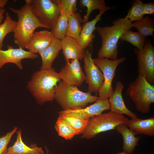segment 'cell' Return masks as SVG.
Listing matches in <instances>:
<instances>
[{
    "instance_id": "obj_1",
    "label": "cell",
    "mask_w": 154,
    "mask_h": 154,
    "mask_svg": "<svg viewBox=\"0 0 154 154\" xmlns=\"http://www.w3.org/2000/svg\"><path fill=\"white\" fill-rule=\"evenodd\" d=\"M60 80L54 68L40 69L33 73L27 87L37 102L42 105L54 99L57 83Z\"/></svg>"
},
{
    "instance_id": "obj_3",
    "label": "cell",
    "mask_w": 154,
    "mask_h": 154,
    "mask_svg": "<svg viewBox=\"0 0 154 154\" xmlns=\"http://www.w3.org/2000/svg\"><path fill=\"white\" fill-rule=\"evenodd\" d=\"M25 3L19 9L10 7L9 10L16 14L18 18L13 32L14 42L19 48L24 49L35 30L39 27L46 28L35 17L29 3Z\"/></svg>"
},
{
    "instance_id": "obj_8",
    "label": "cell",
    "mask_w": 154,
    "mask_h": 154,
    "mask_svg": "<svg viewBox=\"0 0 154 154\" xmlns=\"http://www.w3.org/2000/svg\"><path fill=\"white\" fill-rule=\"evenodd\" d=\"M126 59L125 57L112 60L107 58L93 59L95 64L102 72L104 78L103 84L98 92L101 99L108 100L113 92L112 83L116 68Z\"/></svg>"
},
{
    "instance_id": "obj_16",
    "label": "cell",
    "mask_w": 154,
    "mask_h": 154,
    "mask_svg": "<svg viewBox=\"0 0 154 154\" xmlns=\"http://www.w3.org/2000/svg\"><path fill=\"white\" fill-rule=\"evenodd\" d=\"M112 8L109 6H107L106 8L100 11L99 14L92 20L84 23L78 42L83 49L85 50L87 48L95 38V36L93 33L96 30V23L101 20L102 15L106 11Z\"/></svg>"
},
{
    "instance_id": "obj_6",
    "label": "cell",
    "mask_w": 154,
    "mask_h": 154,
    "mask_svg": "<svg viewBox=\"0 0 154 154\" xmlns=\"http://www.w3.org/2000/svg\"><path fill=\"white\" fill-rule=\"evenodd\" d=\"M128 119L122 114L111 111L90 118L85 130L81 136L82 138L90 139L102 132L115 130L118 125L126 123Z\"/></svg>"
},
{
    "instance_id": "obj_28",
    "label": "cell",
    "mask_w": 154,
    "mask_h": 154,
    "mask_svg": "<svg viewBox=\"0 0 154 154\" xmlns=\"http://www.w3.org/2000/svg\"><path fill=\"white\" fill-rule=\"evenodd\" d=\"M131 4V7L124 18L133 23L143 17V3L141 0H136L132 1Z\"/></svg>"
},
{
    "instance_id": "obj_4",
    "label": "cell",
    "mask_w": 154,
    "mask_h": 154,
    "mask_svg": "<svg viewBox=\"0 0 154 154\" xmlns=\"http://www.w3.org/2000/svg\"><path fill=\"white\" fill-rule=\"evenodd\" d=\"M54 99L63 110H66L84 108L88 103L100 99L99 97L93 96L88 92H83L77 86L67 84L62 81L58 85Z\"/></svg>"
},
{
    "instance_id": "obj_30",
    "label": "cell",
    "mask_w": 154,
    "mask_h": 154,
    "mask_svg": "<svg viewBox=\"0 0 154 154\" xmlns=\"http://www.w3.org/2000/svg\"><path fill=\"white\" fill-rule=\"evenodd\" d=\"M54 127L59 135L66 140L71 139L77 135L76 131L70 126L58 119Z\"/></svg>"
},
{
    "instance_id": "obj_21",
    "label": "cell",
    "mask_w": 154,
    "mask_h": 154,
    "mask_svg": "<svg viewBox=\"0 0 154 154\" xmlns=\"http://www.w3.org/2000/svg\"><path fill=\"white\" fill-rule=\"evenodd\" d=\"M16 141L11 146L7 148L6 154H45L42 148L33 144L29 147L23 142L21 137V130L20 129L17 131Z\"/></svg>"
},
{
    "instance_id": "obj_11",
    "label": "cell",
    "mask_w": 154,
    "mask_h": 154,
    "mask_svg": "<svg viewBox=\"0 0 154 154\" xmlns=\"http://www.w3.org/2000/svg\"><path fill=\"white\" fill-rule=\"evenodd\" d=\"M58 74L64 82L70 85L79 86L85 80V74L78 59L66 62Z\"/></svg>"
},
{
    "instance_id": "obj_18",
    "label": "cell",
    "mask_w": 154,
    "mask_h": 154,
    "mask_svg": "<svg viewBox=\"0 0 154 154\" xmlns=\"http://www.w3.org/2000/svg\"><path fill=\"white\" fill-rule=\"evenodd\" d=\"M115 130L121 134L123 138V151L128 154H131L135 147L138 144L141 136L138 137L135 136V133L130 129L125 123H121L117 125Z\"/></svg>"
},
{
    "instance_id": "obj_33",
    "label": "cell",
    "mask_w": 154,
    "mask_h": 154,
    "mask_svg": "<svg viewBox=\"0 0 154 154\" xmlns=\"http://www.w3.org/2000/svg\"><path fill=\"white\" fill-rule=\"evenodd\" d=\"M154 13V3L149 2L143 3V14L153 15Z\"/></svg>"
},
{
    "instance_id": "obj_23",
    "label": "cell",
    "mask_w": 154,
    "mask_h": 154,
    "mask_svg": "<svg viewBox=\"0 0 154 154\" xmlns=\"http://www.w3.org/2000/svg\"><path fill=\"white\" fill-rule=\"evenodd\" d=\"M71 14L68 12L60 14L55 25L51 30L54 38L61 40L66 36L68 17Z\"/></svg>"
},
{
    "instance_id": "obj_14",
    "label": "cell",
    "mask_w": 154,
    "mask_h": 154,
    "mask_svg": "<svg viewBox=\"0 0 154 154\" xmlns=\"http://www.w3.org/2000/svg\"><path fill=\"white\" fill-rule=\"evenodd\" d=\"M124 87L121 82L116 83L114 90L108 99L110 111L117 114H125L131 118L137 117V114L128 109L125 104L122 95Z\"/></svg>"
},
{
    "instance_id": "obj_26",
    "label": "cell",
    "mask_w": 154,
    "mask_h": 154,
    "mask_svg": "<svg viewBox=\"0 0 154 154\" xmlns=\"http://www.w3.org/2000/svg\"><path fill=\"white\" fill-rule=\"evenodd\" d=\"M120 39L131 43L141 51L143 49L146 40L145 37L138 32H133L130 29L126 31Z\"/></svg>"
},
{
    "instance_id": "obj_32",
    "label": "cell",
    "mask_w": 154,
    "mask_h": 154,
    "mask_svg": "<svg viewBox=\"0 0 154 154\" xmlns=\"http://www.w3.org/2000/svg\"><path fill=\"white\" fill-rule=\"evenodd\" d=\"M17 129V127H15L11 131L7 133L5 135L0 137V154H6L7 145Z\"/></svg>"
},
{
    "instance_id": "obj_10",
    "label": "cell",
    "mask_w": 154,
    "mask_h": 154,
    "mask_svg": "<svg viewBox=\"0 0 154 154\" xmlns=\"http://www.w3.org/2000/svg\"><path fill=\"white\" fill-rule=\"evenodd\" d=\"M85 50L83 57L85 80L88 86V92L96 93L102 86L104 81L103 73L95 64L92 58V53L88 49Z\"/></svg>"
},
{
    "instance_id": "obj_27",
    "label": "cell",
    "mask_w": 154,
    "mask_h": 154,
    "mask_svg": "<svg viewBox=\"0 0 154 154\" xmlns=\"http://www.w3.org/2000/svg\"><path fill=\"white\" fill-rule=\"evenodd\" d=\"M79 6L81 8L86 7L87 8L86 14L82 20L81 23L88 21L90 14L94 10L98 9L100 11L107 7L106 6L104 0H80Z\"/></svg>"
},
{
    "instance_id": "obj_31",
    "label": "cell",
    "mask_w": 154,
    "mask_h": 154,
    "mask_svg": "<svg viewBox=\"0 0 154 154\" xmlns=\"http://www.w3.org/2000/svg\"><path fill=\"white\" fill-rule=\"evenodd\" d=\"M58 5L60 14L66 12L73 14L76 12L77 9L76 0H53Z\"/></svg>"
},
{
    "instance_id": "obj_9",
    "label": "cell",
    "mask_w": 154,
    "mask_h": 154,
    "mask_svg": "<svg viewBox=\"0 0 154 154\" xmlns=\"http://www.w3.org/2000/svg\"><path fill=\"white\" fill-rule=\"evenodd\" d=\"M138 63V74L143 76L147 81L154 84V48L150 40L146 39L143 50L134 49Z\"/></svg>"
},
{
    "instance_id": "obj_29",
    "label": "cell",
    "mask_w": 154,
    "mask_h": 154,
    "mask_svg": "<svg viewBox=\"0 0 154 154\" xmlns=\"http://www.w3.org/2000/svg\"><path fill=\"white\" fill-rule=\"evenodd\" d=\"M6 17L3 22L0 25V48L2 49L3 41L6 36L9 33L13 32L17 21L13 20L8 12H6Z\"/></svg>"
},
{
    "instance_id": "obj_5",
    "label": "cell",
    "mask_w": 154,
    "mask_h": 154,
    "mask_svg": "<svg viewBox=\"0 0 154 154\" xmlns=\"http://www.w3.org/2000/svg\"><path fill=\"white\" fill-rule=\"evenodd\" d=\"M126 93L134 103L137 110L144 114L149 113L151 105L154 103V86L143 76L138 74L129 84Z\"/></svg>"
},
{
    "instance_id": "obj_2",
    "label": "cell",
    "mask_w": 154,
    "mask_h": 154,
    "mask_svg": "<svg viewBox=\"0 0 154 154\" xmlns=\"http://www.w3.org/2000/svg\"><path fill=\"white\" fill-rule=\"evenodd\" d=\"M132 23L127 19L120 18L114 21L111 26L96 27V30L102 39L98 58L117 59L119 40L126 31L133 27Z\"/></svg>"
},
{
    "instance_id": "obj_34",
    "label": "cell",
    "mask_w": 154,
    "mask_h": 154,
    "mask_svg": "<svg viewBox=\"0 0 154 154\" xmlns=\"http://www.w3.org/2000/svg\"><path fill=\"white\" fill-rule=\"evenodd\" d=\"M5 12V10L4 8L0 9V25L3 23L4 18V15Z\"/></svg>"
},
{
    "instance_id": "obj_19",
    "label": "cell",
    "mask_w": 154,
    "mask_h": 154,
    "mask_svg": "<svg viewBox=\"0 0 154 154\" xmlns=\"http://www.w3.org/2000/svg\"><path fill=\"white\" fill-rule=\"evenodd\" d=\"M61 49V40L54 38L48 47L38 53L41 56L42 61L40 69L52 68L53 62Z\"/></svg>"
},
{
    "instance_id": "obj_37",
    "label": "cell",
    "mask_w": 154,
    "mask_h": 154,
    "mask_svg": "<svg viewBox=\"0 0 154 154\" xmlns=\"http://www.w3.org/2000/svg\"><path fill=\"white\" fill-rule=\"evenodd\" d=\"M149 154V153H147V154Z\"/></svg>"
},
{
    "instance_id": "obj_17",
    "label": "cell",
    "mask_w": 154,
    "mask_h": 154,
    "mask_svg": "<svg viewBox=\"0 0 154 154\" xmlns=\"http://www.w3.org/2000/svg\"><path fill=\"white\" fill-rule=\"evenodd\" d=\"M61 41L62 49L66 62L70 60H82L85 50L81 47L76 39L66 35Z\"/></svg>"
},
{
    "instance_id": "obj_36",
    "label": "cell",
    "mask_w": 154,
    "mask_h": 154,
    "mask_svg": "<svg viewBox=\"0 0 154 154\" xmlns=\"http://www.w3.org/2000/svg\"><path fill=\"white\" fill-rule=\"evenodd\" d=\"M117 154H128L127 152H125V151H123L122 152L118 153Z\"/></svg>"
},
{
    "instance_id": "obj_7",
    "label": "cell",
    "mask_w": 154,
    "mask_h": 154,
    "mask_svg": "<svg viewBox=\"0 0 154 154\" xmlns=\"http://www.w3.org/2000/svg\"><path fill=\"white\" fill-rule=\"evenodd\" d=\"M26 0L39 21L46 29L51 30L60 15L57 5L53 0Z\"/></svg>"
},
{
    "instance_id": "obj_12",
    "label": "cell",
    "mask_w": 154,
    "mask_h": 154,
    "mask_svg": "<svg viewBox=\"0 0 154 154\" xmlns=\"http://www.w3.org/2000/svg\"><path fill=\"white\" fill-rule=\"evenodd\" d=\"M108 110H110L109 100L99 99L87 107L73 110H62L58 113L59 114H66L81 120L88 121L91 117L100 115L104 111Z\"/></svg>"
},
{
    "instance_id": "obj_22",
    "label": "cell",
    "mask_w": 154,
    "mask_h": 154,
    "mask_svg": "<svg viewBox=\"0 0 154 154\" xmlns=\"http://www.w3.org/2000/svg\"><path fill=\"white\" fill-rule=\"evenodd\" d=\"M82 20L81 15L76 12L70 15L68 19L66 35L74 38L78 42L82 29L80 25Z\"/></svg>"
},
{
    "instance_id": "obj_24",
    "label": "cell",
    "mask_w": 154,
    "mask_h": 154,
    "mask_svg": "<svg viewBox=\"0 0 154 154\" xmlns=\"http://www.w3.org/2000/svg\"><path fill=\"white\" fill-rule=\"evenodd\" d=\"M132 26L145 37L153 36L154 20L153 18L146 16L141 19L132 23Z\"/></svg>"
},
{
    "instance_id": "obj_35",
    "label": "cell",
    "mask_w": 154,
    "mask_h": 154,
    "mask_svg": "<svg viewBox=\"0 0 154 154\" xmlns=\"http://www.w3.org/2000/svg\"><path fill=\"white\" fill-rule=\"evenodd\" d=\"M8 1L7 0H0V9L4 8Z\"/></svg>"
},
{
    "instance_id": "obj_20",
    "label": "cell",
    "mask_w": 154,
    "mask_h": 154,
    "mask_svg": "<svg viewBox=\"0 0 154 154\" xmlns=\"http://www.w3.org/2000/svg\"><path fill=\"white\" fill-rule=\"evenodd\" d=\"M126 124L136 134H143L149 136L154 135V117L142 119L137 117L128 120Z\"/></svg>"
},
{
    "instance_id": "obj_15",
    "label": "cell",
    "mask_w": 154,
    "mask_h": 154,
    "mask_svg": "<svg viewBox=\"0 0 154 154\" xmlns=\"http://www.w3.org/2000/svg\"><path fill=\"white\" fill-rule=\"evenodd\" d=\"M54 38L47 29L34 32L25 48L35 54H38L48 47Z\"/></svg>"
},
{
    "instance_id": "obj_13",
    "label": "cell",
    "mask_w": 154,
    "mask_h": 154,
    "mask_svg": "<svg viewBox=\"0 0 154 154\" xmlns=\"http://www.w3.org/2000/svg\"><path fill=\"white\" fill-rule=\"evenodd\" d=\"M38 57L37 54L26 51L21 48H14L8 45L7 49L3 50L0 48V69L8 63L15 64L18 68L22 70V60L24 59H35Z\"/></svg>"
},
{
    "instance_id": "obj_25",
    "label": "cell",
    "mask_w": 154,
    "mask_h": 154,
    "mask_svg": "<svg viewBox=\"0 0 154 154\" xmlns=\"http://www.w3.org/2000/svg\"><path fill=\"white\" fill-rule=\"evenodd\" d=\"M58 119L63 121L70 126L76 131L77 135L83 133L88 121L81 120L64 114H59Z\"/></svg>"
}]
</instances>
